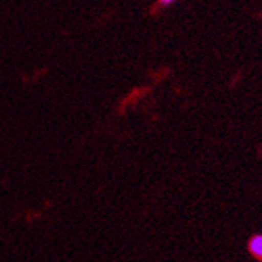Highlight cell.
Listing matches in <instances>:
<instances>
[{"instance_id": "cell-1", "label": "cell", "mask_w": 262, "mask_h": 262, "mask_svg": "<svg viewBox=\"0 0 262 262\" xmlns=\"http://www.w3.org/2000/svg\"><path fill=\"white\" fill-rule=\"evenodd\" d=\"M248 253L257 262H262V233H256L248 240Z\"/></svg>"}]
</instances>
